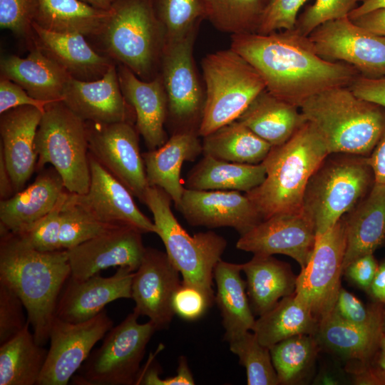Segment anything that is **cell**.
<instances>
[{"instance_id":"bcb514c9","label":"cell","mask_w":385,"mask_h":385,"mask_svg":"<svg viewBox=\"0 0 385 385\" xmlns=\"http://www.w3.org/2000/svg\"><path fill=\"white\" fill-rule=\"evenodd\" d=\"M383 306L377 302L366 307L355 295L341 287L332 312L350 324L367 326L382 323Z\"/></svg>"},{"instance_id":"5bb4252c","label":"cell","mask_w":385,"mask_h":385,"mask_svg":"<svg viewBox=\"0 0 385 385\" xmlns=\"http://www.w3.org/2000/svg\"><path fill=\"white\" fill-rule=\"evenodd\" d=\"M113 324L106 309L78 323L55 317L49 333L50 346L37 385L68 384Z\"/></svg>"},{"instance_id":"2e32d148","label":"cell","mask_w":385,"mask_h":385,"mask_svg":"<svg viewBox=\"0 0 385 385\" xmlns=\"http://www.w3.org/2000/svg\"><path fill=\"white\" fill-rule=\"evenodd\" d=\"M316 237L314 224L302 209L263 220L241 235L236 247L254 255H287L297 261L302 269L312 256Z\"/></svg>"},{"instance_id":"8fae6325","label":"cell","mask_w":385,"mask_h":385,"mask_svg":"<svg viewBox=\"0 0 385 385\" xmlns=\"http://www.w3.org/2000/svg\"><path fill=\"white\" fill-rule=\"evenodd\" d=\"M345 250L344 215L324 234L317 235L312 256L297 277L294 293L319 323L334 309L342 287Z\"/></svg>"},{"instance_id":"8992f818","label":"cell","mask_w":385,"mask_h":385,"mask_svg":"<svg viewBox=\"0 0 385 385\" xmlns=\"http://www.w3.org/2000/svg\"><path fill=\"white\" fill-rule=\"evenodd\" d=\"M172 201L160 188L149 186L143 203L153 214L156 234L180 272L182 282L200 289L215 302L213 272L227 247V240L213 231L190 235L173 215Z\"/></svg>"},{"instance_id":"f907efd6","label":"cell","mask_w":385,"mask_h":385,"mask_svg":"<svg viewBox=\"0 0 385 385\" xmlns=\"http://www.w3.org/2000/svg\"><path fill=\"white\" fill-rule=\"evenodd\" d=\"M213 302L200 289L182 282L174 295L173 306L175 314L185 320H195L205 313Z\"/></svg>"},{"instance_id":"7dc6e473","label":"cell","mask_w":385,"mask_h":385,"mask_svg":"<svg viewBox=\"0 0 385 385\" xmlns=\"http://www.w3.org/2000/svg\"><path fill=\"white\" fill-rule=\"evenodd\" d=\"M23 302L9 287L0 282V345L18 334L28 319Z\"/></svg>"},{"instance_id":"e0dca14e","label":"cell","mask_w":385,"mask_h":385,"mask_svg":"<svg viewBox=\"0 0 385 385\" xmlns=\"http://www.w3.org/2000/svg\"><path fill=\"white\" fill-rule=\"evenodd\" d=\"M142 232L131 226H116L67 250L70 277L83 280L111 267H124L134 272L145 249Z\"/></svg>"},{"instance_id":"74e56055","label":"cell","mask_w":385,"mask_h":385,"mask_svg":"<svg viewBox=\"0 0 385 385\" xmlns=\"http://www.w3.org/2000/svg\"><path fill=\"white\" fill-rule=\"evenodd\" d=\"M203 155L244 164L261 163L272 145L238 120L202 137Z\"/></svg>"},{"instance_id":"d6a6232c","label":"cell","mask_w":385,"mask_h":385,"mask_svg":"<svg viewBox=\"0 0 385 385\" xmlns=\"http://www.w3.org/2000/svg\"><path fill=\"white\" fill-rule=\"evenodd\" d=\"M382 333V323L352 324L332 312L319 323L314 337L320 346L364 366L379 352Z\"/></svg>"},{"instance_id":"f35d334b","label":"cell","mask_w":385,"mask_h":385,"mask_svg":"<svg viewBox=\"0 0 385 385\" xmlns=\"http://www.w3.org/2000/svg\"><path fill=\"white\" fill-rule=\"evenodd\" d=\"M320 345L314 335L298 334L270 348L279 384L302 381L313 367Z\"/></svg>"},{"instance_id":"e575fe53","label":"cell","mask_w":385,"mask_h":385,"mask_svg":"<svg viewBox=\"0 0 385 385\" xmlns=\"http://www.w3.org/2000/svg\"><path fill=\"white\" fill-rule=\"evenodd\" d=\"M34 23L56 33L100 34L112 14L81 0H38Z\"/></svg>"},{"instance_id":"3957f363","label":"cell","mask_w":385,"mask_h":385,"mask_svg":"<svg viewBox=\"0 0 385 385\" xmlns=\"http://www.w3.org/2000/svg\"><path fill=\"white\" fill-rule=\"evenodd\" d=\"M329 154L323 138L308 121L286 143L272 146L262 162L265 180L245 192L262 220L302 210L308 182Z\"/></svg>"},{"instance_id":"7c38bea8","label":"cell","mask_w":385,"mask_h":385,"mask_svg":"<svg viewBox=\"0 0 385 385\" xmlns=\"http://www.w3.org/2000/svg\"><path fill=\"white\" fill-rule=\"evenodd\" d=\"M197 29L165 41L161 54L160 76L168 98V115L177 128L174 133H197L202 118L205 96L192 55Z\"/></svg>"},{"instance_id":"836d02e7","label":"cell","mask_w":385,"mask_h":385,"mask_svg":"<svg viewBox=\"0 0 385 385\" xmlns=\"http://www.w3.org/2000/svg\"><path fill=\"white\" fill-rule=\"evenodd\" d=\"M265 177L266 169L262 163H237L203 155L189 172L185 188L247 192L260 185Z\"/></svg>"},{"instance_id":"7a4b0ae2","label":"cell","mask_w":385,"mask_h":385,"mask_svg":"<svg viewBox=\"0 0 385 385\" xmlns=\"http://www.w3.org/2000/svg\"><path fill=\"white\" fill-rule=\"evenodd\" d=\"M0 282L21 299L36 341L45 345L60 294L71 276L66 250L41 252L0 226Z\"/></svg>"},{"instance_id":"9a60e30c","label":"cell","mask_w":385,"mask_h":385,"mask_svg":"<svg viewBox=\"0 0 385 385\" xmlns=\"http://www.w3.org/2000/svg\"><path fill=\"white\" fill-rule=\"evenodd\" d=\"M86 125L89 153L143 203L149 184L133 124L86 122Z\"/></svg>"},{"instance_id":"ac0fdd59","label":"cell","mask_w":385,"mask_h":385,"mask_svg":"<svg viewBox=\"0 0 385 385\" xmlns=\"http://www.w3.org/2000/svg\"><path fill=\"white\" fill-rule=\"evenodd\" d=\"M180 274L166 252L152 247H146L141 264L133 272V311L148 317L157 330L167 328L175 315L173 301L182 284Z\"/></svg>"},{"instance_id":"94428289","label":"cell","mask_w":385,"mask_h":385,"mask_svg":"<svg viewBox=\"0 0 385 385\" xmlns=\"http://www.w3.org/2000/svg\"><path fill=\"white\" fill-rule=\"evenodd\" d=\"M362 4L354 9L348 15L351 20L368 12L385 7V0H361Z\"/></svg>"},{"instance_id":"816d5d0a","label":"cell","mask_w":385,"mask_h":385,"mask_svg":"<svg viewBox=\"0 0 385 385\" xmlns=\"http://www.w3.org/2000/svg\"><path fill=\"white\" fill-rule=\"evenodd\" d=\"M50 103L31 96L22 87L4 77L0 80V114L19 106H32L44 111Z\"/></svg>"},{"instance_id":"44dd1931","label":"cell","mask_w":385,"mask_h":385,"mask_svg":"<svg viewBox=\"0 0 385 385\" xmlns=\"http://www.w3.org/2000/svg\"><path fill=\"white\" fill-rule=\"evenodd\" d=\"M61 101L85 122L133 123L135 120V111L121 91L114 65L101 78L94 81L71 78Z\"/></svg>"},{"instance_id":"ab89813d","label":"cell","mask_w":385,"mask_h":385,"mask_svg":"<svg viewBox=\"0 0 385 385\" xmlns=\"http://www.w3.org/2000/svg\"><path fill=\"white\" fill-rule=\"evenodd\" d=\"M272 0H206V19L231 35L256 33Z\"/></svg>"},{"instance_id":"7bdbcfd3","label":"cell","mask_w":385,"mask_h":385,"mask_svg":"<svg viewBox=\"0 0 385 385\" xmlns=\"http://www.w3.org/2000/svg\"><path fill=\"white\" fill-rule=\"evenodd\" d=\"M116 227L97 220L85 207L75 202L68 192L61 211L60 247L70 250Z\"/></svg>"},{"instance_id":"b9f144b4","label":"cell","mask_w":385,"mask_h":385,"mask_svg":"<svg viewBox=\"0 0 385 385\" xmlns=\"http://www.w3.org/2000/svg\"><path fill=\"white\" fill-rule=\"evenodd\" d=\"M165 41L183 36L206 19V0H153Z\"/></svg>"},{"instance_id":"6f0895ef","label":"cell","mask_w":385,"mask_h":385,"mask_svg":"<svg viewBox=\"0 0 385 385\" xmlns=\"http://www.w3.org/2000/svg\"><path fill=\"white\" fill-rule=\"evenodd\" d=\"M368 161L374 172L375 183L385 185V133L368 156Z\"/></svg>"},{"instance_id":"e7e4bbea","label":"cell","mask_w":385,"mask_h":385,"mask_svg":"<svg viewBox=\"0 0 385 385\" xmlns=\"http://www.w3.org/2000/svg\"><path fill=\"white\" fill-rule=\"evenodd\" d=\"M379 351L385 354V334L382 333L379 342Z\"/></svg>"},{"instance_id":"5b68a950","label":"cell","mask_w":385,"mask_h":385,"mask_svg":"<svg viewBox=\"0 0 385 385\" xmlns=\"http://www.w3.org/2000/svg\"><path fill=\"white\" fill-rule=\"evenodd\" d=\"M329 154L307 185L303 210L312 220L317 235L332 227L370 192L375 179L368 157Z\"/></svg>"},{"instance_id":"db71d44e","label":"cell","mask_w":385,"mask_h":385,"mask_svg":"<svg viewBox=\"0 0 385 385\" xmlns=\"http://www.w3.org/2000/svg\"><path fill=\"white\" fill-rule=\"evenodd\" d=\"M378 265L373 254H369L352 261L344 270V274L352 283L369 292Z\"/></svg>"},{"instance_id":"4fadbf2b","label":"cell","mask_w":385,"mask_h":385,"mask_svg":"<svg viewBox=\"0 0 385 385\" xmlns=\"http://www.w3.org/2000/svg\"><path fill=\"white\" fill-rule=\"evenodd\" d=\"M308 38L327 61L346 63L366 77L385 74V37L357 26L348 16L321 24Z\"/></svg>"},{"instance_id":"484cf974","label":"cell","mask_w":385,"mask_h":385,"mask_svg":"<svg viewBox=\"0 0 385 385\" xmlns=\"http://www.w3.org/2000/svg\"><path fill=\"white\" fill-rule=\"evenodd\" d=\"M1 76L22 87L31 96L48 103L61 101L70 74L38 46L27 57L1 58Z\"/></svg>"},{"instance_id":"f1b7e54d","label":"cell","mask_w":385,"mask_h":385,"mask_svg":"<svg viewBox=\"0 0 385 385\" xmlns=\"http://www.w3.org/2000/svg\"><path fill=\"white\" fill-rule=\"evenodd\" d=\"M32 31L37 38V46L73 78L81 81L101 78L113 65L108 58L96 53L82 34L51 31L34 22Z\"/></svg>"},{"instance_id":"d590c367","label":"cell","mask_w":385,"mask_h":385,"mask_svg":"<svg viewBox=\"0 0 385 385\" xmlns=\"http://www.w3.org/2000/svg\"><path fill=\"white\" fill-rule=\"evenodd\" d=\"M29 324L0 345V385H37L48 350L37 343Z\"/></svg>"},{"instance_id":"30bf717a","label":"cell","mask_w":385,"mask_h":385,"mask_svg":"<svg viewBox=\"0 0 385 385\" xmlns=\"http://www.w3.org/2000/svg\"><path fill=\"white\" fill-rule=\"evenodd\" d=\"M138 317L133 311L106 334L101 346L91 352L72 376L73 384H136L146 346L157 331L150 320L138 323Z\"/></svg>"},{"instance_id":"9c48e42d","label":"cell","mask_w":385,"mask_h":385,"mask_svg":"<svg viewBox=\"0 0 385 385\" xmlns=\"http://www.w3.org/2000/svg\"><path fill=\"white\" fill-rule=\"evenodd\" d=\"M111 9L100 34L106 51L138 77L149 76L165 41L153 0H114Z\"/></svg>"},{"instance_id":"ffe728a7","label":"cell","mask_w":385,"mask_h":385,"mask_svg":"<svg viewBox=\"0 0 385 385\" xmlns=\"http://www.w3.org/2000/svg\"><path fill=\"white\" fill-rule=\"evenodd\" d=\"M177 209L190 225L229 227L240 235L263 220L247 195L237 190L185 188Z\"/></svg>"},{"instance_id":"be15d7a7","label":"cell","mask_w":385,"mask_h":385,"mask_svg":"<svg viewBox=\"0 0 385 385\" xmlns=\"http://www.w3.org/2000/svg\"><path fill=\"white\" fill-rule=\"evenodd\" d=\"M376 359H377L376 365L379 366V368L381 370L383 374L385 375V354H384L379 351V353L377 355Z\"/></svg>"},{"instance_id":"d4e9b609","label":"cell","mask_w":385,"mask_h":385,"mask_svg":"<svg viewBox=\"0 0 385 385\" xmlns=\"http://www.w3.org/2000/svg\"><path fill=\"white\" fill-rule=\"evenodd\" d=\"M53 168L42 169L29 187L0 201V226L20 234L48 214L66 191Z\"/></svg>"},{"instance_id":"83f0119b","label":"cell","mask_w":385,"mask_h":385,"mask_svg":"<svg viewBox=\"0 0 385 385\" xmlns=\"http://www.w3.org/2000/svg\"><path fill=\"white\" fill-rule=\"evenodd\" d=\"M346 250L343 270L356 258L385 243V185L374 184L348 215H344Z\"/></svg>"},{"instance_id":"d6986e66","label":"cell","mask_w":385,"mask_h":385,"mask_svg":"<svg viewBox=\"0 0 385 385\" xmlns=\"http://www.w3.org/2000/svg\"><path fill=\"white\" fill-rule=\"evenodd\" d=\"M91 172L85 194L71 193V198L97 220L111 226H131L142 233L156 234V227L136 205L131 192L88 153Z\"/></svg>"},{"instance_id":"60d3db41","label":"cell","mask_w":385,"mask_h":385,"mask_svg":"<svg viewBox=\"0 0 385 385\" xmlns=\"http://www.w3.org/2000/svg\"><path fill=\"white\" fill-rule=\"evenodd\" d=\"M227 342L230 350L245 368L248 385L279 384L270 348L262 345L253 332H245Z\"/></svg>"},{"instance_id":"4dcf8cb0","label":"cell","mask_w":385,"mask_h":385,"mask_svg":"<svg viewBox=\"0 0 385 385\" xmlns=\"http://www.w3.org/2000/svg\"><path fill=\"white\" fill-rule=\"evenodd\" d=\"M272 147L286 143L307 121L299 107L261 92L237 119Z\"/></svg>"},{"instance_id":"c3c4849f","label":"cell","mask_w":385,"mask_h":385,"mask_svg":"<svg viewBox=\"0 0 385 385\" xmlns=\"http://www.w3.org/2000/svg\"><path fill=\"white\" fill-rule=\"evenodd\" d=\"M38 0H0V26L18 36H26L38 7Z\"/></svg>"},{"instance_id":"277c9868","label":"cell","mask_w":385,"mask_h":385,"mask_svg":"<svg viewBox=\"0 0 385 385\" xmlns=\"http://www.w3.org/2000/svg\"><path fill=\"white\" fill-rule=\"evenodd\" d=\"M299 109L323 138L329 154L368 157L385 133V108L357 97L349 86L317 93Z\"/></svg>"},{"instance_id":"1f68e13d","label":"cell","mask_w":385,"mask_h":385,"mask_svg":"<svg viewBox=\"0 0 385 385\" xmlns=\"http://www.w3.org/2000/svg\"><path fill=\"white\" fill-rule=\"evenodd\" d=\"M242 264L220 260L213 272L217 292L215 302L220 312L225 329L224 338L234 337L252 330L255 315L247 294V284L241 277Z\"/></svg>"},{"instance_id":"680465c9","label":"cell","mask_w":385,"mask_h":385,"mask_svg":"<svg viewBox=\"0 0 385 385\" xmlns=\"http://www.w3.org/2000/svg\"><path fill=\"white\" fill-rule=\"evenodd\" d=\"M369 293L385 307V259L379 263Z\"/></svg>"},{"instance_id":"f5cc1de1","label":"cell","mask_w":385,"mask_h":385,"mask_svg":"<svg viewBox=\"0 0 385 385\" xmlns=\"http://www.w3.org/2000/svg\"><path fill=\"white\" fill-rule=\"evenodd\" d=\"M136 384L145 385H193L195 381L189 369L187 359L181 356L179 359L177 374L173 377L161 379L157 367L148 366L140 371Z\"/></svg>"},{"instance_id":"603a6c76","label":"cell","mask_w":385,"mask_h":385,"mask_svg":"<svg viewBox=\"0 0 385 385\" xmlns=\"http://www.w3.org/2000/svg\"><path fill=\"white\" fill-rule=\"evenodd\" d=\"M43 111L32 106H19L1 114V145L14 193L23 190L36 169V132Z\"/></svg>"},{"instance_id":"03108f58","label":"cell","mask_w":385,"mask_h":385,"mask_svg":"<svg viewBox=\"0 0 385 385\" xmlns=\"http://www.w3.org/2000/svg\"><path fill=\"white\" fill-rule=\"evenodd\" d=\"M382 332L385 334V307H384V313H383Z\"/></svg>"},{"instance_id":"ba28073f","label":"cell","mask_w":385,"mask_h":385,"mask_svg":"<svg viewBox=\"0 0 385 385\" xmlns=\"http://www.w3.org/2000/svg\"><path fill=\"white\" fill-rule=\"evenodd\" d=\"M34 148L36 170L40 171L49 163L60 175L68 192L79 195L87 192L91 172L86 122L61 101L45 106Z\"/></svg>"},{"instance_id":"91938a15","label":"cell","mask_w":385,"mask_h":385,"mask_svg":"<svg viewBox=\"0 0 385 385\" xmlns=\"http://www.w3.org/2000/svg\"><path fill=\"white\" fill-rule=\"evenodd\" d=\"M14 193L12 180L2 151L0 150V197L9 198Z\"/></svg>"},{"instance_id":"11a10c76","label":"cell","mask_w":385,"mask_h":385,"mask_svg":"<svg viewBox=\"0 0 385 385\" xmlns=\"http://www.w3.org/2000/svg\"><path fill=\"white\" fill-rule=\"evenodd\" d=\"M349 88L357 97L385 108V74L377 78L360 74Z\"/></svg>"},{"instance_id":"ee69618b","label":"cell","mask_w":385,"mask_h":385,"mask_svg":"<svg viewBox=\"0 0 385 385\" xmlns=\"http://www.w3.org/2000/svg\"><path fill=\"white\" fill-rule=\"evenodd\" d=\"M66 190L56 206L24 232L17 234L41 252L61 250L60 247L61 211L67 197ZM16 234V233H15Z\"/></svg>"},{"instance_id":"52a82bcc","label":"cell","mask_w":385,"mask_h":385,"mask_svg":"<svg viewBox=\"0 0 385 385\" xmlns=\"http://www.w3.org/2000/svg\"><path fill=\"white\" fill-rule=\"evenodd\" d=\"M205 103L198 135L236 120L266 86L257 70L232 48L207 54L201 62Z\"/></svg>"},{"instance_id":"4316f807","label":"cell","mask_w":385,"mask_h":385,"mask_svg":"<svg viewBox=\"0 0 385 385\" xmlns=\"http://www.w3.org/2000/svg\"><path fill=\"white\" fill-rule=\"evenodd\" d=\"M198 136L193 131L175 132L160 147L142 153L149 186L165 191L176 208L185 190L180 176L183 164L202 153Z\"/></svg>"},{"instance_id":"6da1fadb","label":"cell","mask_w":385,"mask_h":385,"mask_svg":"<svg viewBox=\"0 0 385 385\" xmlns=\"http://www.w3.org/2000/svg\"><path fill=\"white\" fill-rule=\"evenodd\" d=\"M230 48L257 70L268 92L299 108L324 91L349 86L360 75L346 63L320 57L308 36L294 29L232 35Z\"/></svg>"},{"instance_id":"cb8c5ba5","label":"cell","mask_w":385,"mask_h":385,"mask_svg":"<svg viewBox=\"0 0 385 385\" xmlns=\"http://www.w3.org/2000/svg\"><path fill=\"white\" fill-rule=\"evenodd\" d=\"M118 74L123 95L135 111L138 133L148 150L160 147L168 140L164 129L168 98L161 76L145 81L123 65Z\"/></svg>"},{"instance_id":"f546056e","label":"cell","mask_w":385,"mask_h":385,"mask_svg":"<svg viewBox=\"0 0 385 385\" xmlns=\"http://www.w3.org/2000/svg\"><path fill=\"white\" fill-rule=\"evenodd\" d=\"M247 294L254 315L261 316L282 298L295 292L297 277L289 265L272 255H254L242 264Z\"/></svg>"},{"instance_id":"f6af8a7d","label":"cell","mask_w":385,"mask_h":385,"mask_svg":"<svg viewBox=\"0 0 385 385\" xmlns=\"http://www.w3.org/2000/svg\"><path fill=\"white\" fill-rule=\"evenodd\" d=\"M360 0H316L297 19L294 30L308 36L321 24L348 16Z\"/></svg>"},{"instance_id":"7402d4cb","label":"cell","mask_w":385,"mask_h":385,"mask_svg":"<svg viewBox=\"0 0 385 385\" xmlns=\"http://www.w3.org/2000/svg\"><path fill=\"white\" fill-rule=\"evenodd\" d=\"M133 277V272L128 268L119 267L108 277L98 274L83 280L69 277L58 297L55 317L73 323L94 317L108 304L131 298Z\"/></svg>"},{"instance_id":"681fc988","label":"cell","mask_w":385,"mask_h":385,"mask_svg":"<svg viewBox=\"0 0 385 385\" xmlns=\"http://www.w3.org/2000/svg\"><path fill=\"white\" fill-rule=\"evenodd\" d=\"M308 0H272L256 33L268 34L295 29L300 8Z\"/></svg>"},{"instance_id":"9f6ffc18","label":"cell","mask_w":385,"mask_h":385,"mask_svg":"<svg viewBox=\"0 0 385 385\" xmlns=\"http://www.w3.org/2000/svg\"><path fill=\"white\" fill-rule=\"evenodd\" d=\"M351 21L375 34L385 37V7L375 9Z\"/></svg>"},{"instance_id":"8d00e7d4","label":"cell","mask_w":385,"mask_h":385,"mask_svg":"<svg viewBox=\"0 0 385 385\" xmlns=\"http://www.w3.org/2000/svg\"><path fill=\"white\" fill-rule=\"evenodd\" d=\"M319 322L295 293L282 298L271 309L255 320L252 332L259 342L270 348L298 334L315 335Z\"/></svg>"},{"instance_id":"6125c7cd","label":"cell","mask_w":385,"mask_h":385,"mask_svg":"<svg viewBox=\"0 0 385 385\" xmlns=\"http://www.w3.org/2000/svg\"><path fill=\"white\" fill-rule=\"evenodd\" d=\"M94 6L103 9H110L114 0H81Z\"/></svg>"}]
</instances>
